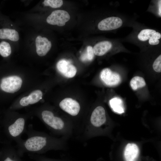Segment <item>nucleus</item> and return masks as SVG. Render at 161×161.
<instances>
[{"instance_id":"obj_20","label":"nucleus","mask_w":161,"mask_h":161,"mask_svg":"<svg viewBox=\"0 0 161 161\" xmlns=\"http://www.w3.org/2000/svg\"><path fill=\"white\" fill-rule=\"evenodd\" d=\"M28 155L30 159L35 161H68L64 160L50 158L37 154L28 153Z\"/></svg>"},{"instance_id":"obj_24","label":"nucleus","mask_w":161,"mask_h":161,"mask_svg":"<svg viewBox=\"0 0 161 161\" xmlns=\"http://www.w3.org/2000/svg\"><path fill=\"white\" fill-rule=\"evenodd\" d=\"M86 50L88 61H92L94 58L95 55L93 48L91 46H88Z\"/></svg>"},{"instance_id":"obj_8","label":"nucleus","mask_w":161,"mask_h":161,"mask_svg":"<svg viewBox=\"0 0 161 161\" xmlns=\"http://www.w3.org/2000/svg\"><path fill=\"white\" fill-rule=\"evenodd\" d=\"M122 24V21L120 18L111 17L105 18L100 22L98 24V28L101 30H110L120 27Z\"/></svg>"},{"instance_id":"obj_14","label":"nucleus","mask_w":161,"mask_h":161,"mask_svg":"<svg viewBox=\"0 0 161 161\" xmlns=\"http://www.w3.org/2000/svg\"><path fill=\"white\" fill-rule=\"evenodd\" d=\"M112 46V43L109 41L100 42L96 44L93 48L94 53L97 56L103 55L110 49Z\"/></svg>"},{"instance_id":"obj_11","label":"nucleus","mask_w":161,"mask_h":161,"mask_svg":"<svg viewBox=\"0 0 161 161\" xmlns=\"http://www.w3.org/2000/svg\"><path fill=\"white\" fill-rule=\"evenodd\" d=\"M0 161H22L16 150L10 145L1 150Z\"/></svg>"},{"instance_id":"obj_21","label":"nucleus","mask_w":161,"mask_h":161,"mask_svg":"<svg viewBox=\"0 0 161 161\" xmlns=\"http://www.w3.org/2000/svg\"><path fill=\"white\" fill-rule=\"evenodd\" d=\"M45 6H49L52 8L61 7L63 4L62 0H45L43 2Z\"/></svg>"},{"instance_id":"obj_15","label":"nucleus","mask_w":161,"mask_h":161,"mask_svg":"<svg viewBox=\"0 0 161 161\" xmlns=\"http://www.w3.org/2000/svg\"><path fill=\"white\" fill-rule=\"evenodd\" d=\"M109 104L114 112L119 114L124 112L123 102L121 99L116 97L113 98L110 100Z\"/></svg>"},{"instance_id":"obj_1","label":"nucleus","mask_w":161,"mask_h":161,"mask_svg":"<svg viewBox=\"0 0 161 161\" xmlns=\"http://www.w3.org/2000/svg\"><path fill=\"white\" fill-rule=\"evenodd\" d=\"M25 133L27 137L16 143L19 156L22 157L25 153L41 154L50 150H64L67 147L68 139L62 137H57L34 129L29 124Z\"/></svg>"},{"instance_id":"obj_18","label":"nucleus","mask_w":161,"mask_h":161,"mask_svg":"<svg viewBox=\"0 0 161 161\" xmlns=\"http://www.w3.org/2000/svg\"><path fill=\"white\" fill-rule=\"evenodd\" d=\"M42 93L39 90H35L31 92L28 97L30 104H32L38 102L42 98Z\"/></svg>"},{"instance_id":"obj_16","label":"nucleus","mask_w":161,"mask_h":161,"mask_svg":"<svg viewBox=\"0 0 161 161\" xmlns=\"http://www.w3.org/2000/svg\"><path fill=\"white\" fill-rule=\"evenodd\" d=\"M130 86L134 90L144 87L146 83L144 79L141 77L136 76L133 77L131 80Z\"/></svg>"},{"instance_id":"obj_3","label":"nucleus","mask_w":161,"mask_h":161,"mask_svg":"<svg viewBox=\"0 0 161 161\" xmlns=\"http://www.w3.org/2000/svg\"><path fill=\"white\" fill-rule=\"evenodd\" d=\"M26 118L18 115H13L8 114L4 118L2 124L7 136L16 143L22 139V134L25 133Z\"/></svg>"},{"instance_id":"obj_12","label":"nucleus","mask_w":161,"mask_h":161,"mask_svg":"<svg viewBox=\"0 0 161 161\" xmlns=\"http://www.w3.org/2000/svg\"><path fill=\"white\" fill-rule=\"evenodd\" d=\"M139 153L137 146L135 143H129L126 145L124 151V157L126 161H136Z\"/></svg>"},{"instance_id":"obj_26","label":"nucleus","mask_w":161,"mask_h":161,"mask_svg":"<svg viewBox=\"0 0 161 161\" xmlns=\"http://www.w3.org/2000/svg\"><path fill=\"white\" fill-rule=\"evenodd\" d=\"M159 13L160 15L161 16V4H160L159 7Z\"/></svg>"},{"instance_id":"obj_25","label":"nucleus","mask_w":161,"mask_h":161,"mask_svg":"<svg viewBox=\"0 0 161 161\" xmlns=\"http://www.w3.org/2000/svg\"><path fill=\"white\" fill-rule=\"evenodd\" d=\"M19 103L20 106L25 107L29 105V102L28 96L22 98L20 100Z\"/></svg>"},{"instance_id":"obj_4","label":"nucleus","mask_w":161,"mask_h":161,"mask_svg":"<svg viewBox=\"0 0 161 161\" xmlns=\"http://www.w3.org/2000/svg\"><path fill=\"white\" fill-rule=\"evenodd\" d=\"M22 83V80L19 76L4 77L0 80V89L6 93H14L20 89Z\"/></svg>"},{"instance_id":"obj_5","label":"nucleus","mask_w":161,"mask_h":161,"mask_svg":"<svg viewBox=\"0 0 161 161\" xmlns=\"http://www.w3.org/2000/svg\"><path fill=\"white\" fill-rule=\"evenodd\" d=\"M70 19V16L66 11L58 10L53 11L47 17V21L48 24L59 26L64 25Z\"/></svg>"},{"instance_id":"obj_13","label":"nucleus","mask_w":161,"mask_h":161,"mask_svg":"<svg viewBox=\"0 0 161 161\" xmlns=\"http://www.w3.org/2000/svg\"><path fill=\"white\" fill-rule=\"evenodd\" d=\"M0 39L17 41L19 39L18 32L15 30L6 27L0 28Z\"/></svg>"},{"instance_id":"obj_9","label":"nucleus","mask_w":161,"mask_h":161,"mask_svg":"<svg viewBox=\"0 0 161 161\" xmlns=\"http://www.w3.org/2000/svg\"><path fill=\"white\" fill-rule=\"evenodd\" d=\"M56 67L60 72L68 78L73 77L77 72L75 67L69 60L62 59L59 61L57 64Z\"/></svg>"},{"instance_id":"obj_6","label":"nucleus","mask_w":161,"mask_h":161,"mask_svg":"<svg viewBox=\"0 0 161 161\" xmlns=\"http://www.w3.org/2000/svg\"><path fill=\"white\" fill-rule=\"evenodd\" d=\"M59 107L64 111L71 116L75 117L79 114L80 106L76 100L70 98H66L59 103Z\"/></svg>"},{"instance_id":"obj_23","label":"nucleus","mask_w":161,"mask_h":161,"mask_svg":"<svg viewBox=\"0 0 161 161\" xmlns=\"http://www.w3.org/2000/svg\"><path fill=\"white\" fill-rule=\"evenodd\" d=\"M154 70L157 72H161V55H160L155 60L153 64Z\"/></svg>"},{"instance_id":"obj_22","label":"nucleus","mask_w":161,"mask_h":161,"mask_svg":"<svg viewBox=\"0 0 161 161\" xmlns=\"http://www.w3.org/2000/svg\"><path fill=\"white\" fill-rule=\"evenodd\" d=\"M161 38V34L158 32H155L149 39V44L151 45H156L160 43L159 39Z\"/></svg>"},{"instance_id":"obj_10","label":"nucleus","mask_w":161,"mask_h":161,"mask_svg":"<svg viewBox=\"0 0 161 161\" xmlns=\"http://www.w3.org/2000/svg\"><path fill=\"white\" fill-rule=\"evenodd\" d=\"M35 42L37 54L40 56L46 55L51 48V41L47 38L39 35L36 37Z\"/></svg>"},{"instance_id":"obj_19","label":"nucleus","mask_w":161,"mask_h":161,"mask_svg":"<svg viewBox=\"0 0 161 161\" xmlns=\"http://www.w3.org/2000/svg\"><path fill=\"white\" fill-rule=\"evenodd\" d=\"M156 31L154 30L145 29L142 30L138 35L139 40L145 41L149 39Z\"/></svg>"},{"instance_id":"obj_2","label":"nucleus","mask_w":161,"mask_h":161,"mask_svg":"<svg viewBox=\"0 0 161 161\" xmlns=\"http://www.w3.org/2000/svg\"><path fill=\"white\" fill-rule=\"evenodd\" d=\"M39 116L44 124L53 134L67 139L75 129L73 122L56 115L48 109L42 110Z\"/></svg>"},{"instance_id":"obj_17","label":"nucleus","mask_w":161,"mask_h":161,"mask_svg":"<svg viewBox=\"0 0 161 161\" xmlns=\"http://www.w3.org/2000/svg\"><path fill=\"white\" fill-rule=\"evenodd\" d=\"M11 49L10 44L7 42L2 41L0 42V55L6 58L11 54Z\"/></svg>"},{"instance_id":"obj_7","label":"nucleus","mask_w":161,"mask_h":161,"mask_svg":"<svg viewBox=\"0 0 161 161\" xmlns=\"http://www.w3.org/2000/svg\"><path fill=\"white\" fill-rule=\"evenodd\" d=\"M101 79L107 86H112L119 84L121 80V78L118 73L112 71L108 68L103 69L100 75Z\"/></svg>"},{"instance_id":"obj_27","label":"nucleus","mask_w":161,"mask_h":161,"mask_svg":"<svg viewBox=\"0 0 161 161\" xmlns=\"http://www.w3.org/2000/svg\"><path fill=\"white\" fill-rule=\"evenodd\" d=\"M0 153H1V150H0Z\"/></svg>"}]
</instances>
